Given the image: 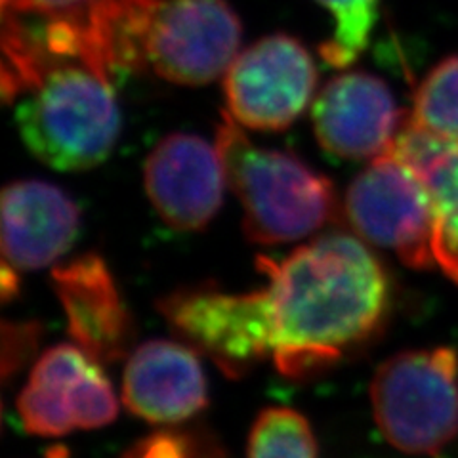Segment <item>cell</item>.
Returning a JSON list of instances; mask_svg holds the SVG:
<instances>
[{
    "label": "cell",
    "mask_w": 458,
    "mask_h": 458,
    "mask_svg": "<svg viewBox=\"0 0 458 458\" xmlns=\"http://www.w3.org/2000/svg\"><path fill=\"white\" fill-rule=\"evenodd\" d=\"M267 277L274 361L293 380L318 377L382 331L390 279L361 237L325 233L281 262L258 258Z\"/></svg>",
    "instance_id": "obj_1"
},
{
    "label": "cell",
    "mask_w": 458,
    "mask_h": 458,
    "mask_svg": "<svg viewBox=\"0 0 458 458\" xmlns=\"http://www.w3.org/2000/svg\"><path fill=\"white\" fill-rule=\"evenodd\" d=\"M84 62L102 73L149 69L168 82L200 86L224 75L241 45L225 0H90Z\"/></svg>",
    "instance_id": "obj_2"
},
{
    "label": "cell",
    "mask_w": 458,
    "mask_h": 458,
    "mask_svg": "<svg viewBox=\"0 0 458 458\" xmlns=\"http://www.w3.org/2000/svg\"><path fill=\"white\" fill-rule=\"evenodd\" d=\"M216 148L242 208V229L256 245L300 241L335 218L333 182L293 153L254 146L227 111Z\"/></svg>",
    "instance_id": "obj_3"
},
{
    "label": "cell",
    "mask_w": 458,
    "mask_h": 458,
    "mask_svg": "<svg viewBox=\"0 0 458 458\" xmlns=\"http://www.w3.org/2000/svg\"><path fill=\"white\" fill-rule=\"evenodd\" d=\"M109 75L86 64L52 67L16 111L21 140L55 170H86L107 159L121 131Z\"/></svg>",
    "instance_id": "obj_4"
},
{
    "label": "cell",
    "mask_w": 458,
    "mask_h": 458,
    "mask_svg": "<svg viewBox=\"0 0 458 458\" xmlns=\"http://www.w3.org/2000/svg\"><path fill=\"white\" fill-rule=\"evenodd\" d=\"M380 434L392 447L437 456L458 436V355L437 346L388 357L370 382Z\"/></svg>",
    "instance_id": "obj_5"
},
{
    "label": "cell",
    "mask_w": 458,
    "mask_h": 458,
    "mask_svg": "<svg viewBox=\"0 0 458 458\" xmlns=\"http://www.w3.org/2000/svg\"><path fill=\"white\" fill-rule=\"evenodd\" d=\"M344 214L357 237L392 250L405 266H436L432 197L419 172L392 151L370 159L352 182Z\"/></svg>",
    "instance_id": "obj_6"
},
{
    "label": "cell",
    "mask_w": 458,
    "mask_h": 458,
    "mask_svg": "<svg viewBox=\"0 0 458 458\" xmlns=\"http://www.w3.org/2000/svg\"><path fill=\"white\" fill-rule=\"evenodd\" d=\"M159 311L188 346L205 353L227 377H242L274 355V327L266 291L224 293L195 286L168 294Z\"/></svg>",
    "instance_id": "obj_7"
},
{
    "label": "cell",
    "mask_w": 458,
    "mask_h": 458,
    "mask_svg": "<svg viewBox=\"0 0 458 458\" xmlns=\"http://www.w3.org/2000/svg\"><path fill=\"white\" fill-rule=\"evenodd\" d=\"M318 69L302 42L269 35L235 55L224 73L227 113L252 131L289 128L310 106Z\"/></svg>",
    "instance_id": "obj_8"
},
{
    "label": "cell",
    "mask_w": 458,
    "mask_h": 458,
    "mask_svg": "<svg viewBox=\"0 0 458 458\" xmlns=\"http://www.w3.org/2000/svg\"><path fill=\"white\" fill-rule=\"evenodd\" d=\"M16 405L27 432L42 437L104 428L119 414L102 367L77 344H57L40 355Z\"/></svg>",
    "instance_id": "obj_9"
},
{
    "label": "cell",
    "mask_w": 458,
    "mask_h": 458,
    "mask_svg": "<svg viewBox=\"0 0 458 458\" xmlns=\"http://www.w3.org/2000/svg\"><path fill=\"white\" fill-rule=\"evenodd\" d=\"M143 182L166 225L199 232L218 214L227 178L216 143L195 134H170L149 153Z\"/></svg>",
    "instance_id": "obj_10"
},
{
    "label": "cell",
    "mask_w": 458,
    "mask_h": 458,
    "mask_svg": "<svg viewBox=\"0 0 458 458\" xmlns=\"http://www.w3.org/2000/svg\"><path fill=\"white\" fill-rule=\"evenodd\" d=\"M311 121L319 146L342 159L390 151L403 126L388 84L361 71L328 81L313 99Z\"/></svg>",
    "instance_id": "obj_11"
},
{
    "label": "cell",
    "mask_w": 458,
    "mask_h": 458,
    "mask_svg": "<svg viewBox=\"0 0 458 458\" xmlns=\"http://www.w3.org/2000/svg\"><path fill=\"white\" fill-rule=\"evenodd\" d=\"M52 286L77 346L99 365L121 361L134 340V321L102 256L81 254L52 269Z\"/></svg>",
    "instance_id": "obj_12"
},
{
    "label": "cell",
    "mask_w": 458,
    "mask_h": 458,
    "mask_svg": "<svg viewBox=\"0 0 458 458\" xmlns=\"http://www.w3.org/2000/svg\"><path fill=\"white\" fill-rule=\"evenodd\" d=\"M123 403L149 424H180L208 405L203 365L188 344L148 340L131 353L123 377Z\"/></svg>",
    "instance_id": "obj_13"
},
{
    "label": "cell",
    "mask_w": 458,
    "mask_h": 458,
    "mask_svg": "<svg viewBox=\"0 0 458 458\" xmlns=\"http://www.w3.org/2000/svg\"><path fill=\"white\" fill-rule=\"evenodd\" d=\"M81 210L65 191L42 180H20L3 191V256L16 269L54 264L73 245Z\"/></svg>",
    "instance_id": "obj_14"
},
{
    "label": "cell",
    "mask_w": 458,
    "mask_h": 458,
    "mask_svg": "<svg viewBox=\"0 0 458 458\" xmlns=\"http://www.w3.org/2000/svg\"><path fill=\"white\" fill-rule=\"evenodd\" d=\"M390 151L422 176L434 205L436 264L458 283V143L405 121Z\"/></svg>",
    "instance_id": "obj_15"
},
{
    "label": "cell",
    "mask_w": 458,
    "mask_h": 458,
    "mask_svg": "<svg viewBox=\"0 0 458 458\" xmlns=\"http://www.w3.org/2000/svg\"><path fill=\"white\" fill-rule=\"evenodd\" d=\"M409 123L429 136L458 143V55L439 62L419 84Z\"/></svg>",
    "instance_id": "obj_16"
},
{
    "label": "cell",
    "mask_w": 458,
    "mask_h": 458,
    "mask_svg": "<svg viewBox=\"0 0 458 458\" xmlns=\"http://www.w3.org/2000/svg\"><path fill=\"white\" fill-rule=\"evenodd\" d=\"M247 458H319L318 439L298 411L267 407L250 428Z\"/></svg>",
    "instance_id": "obj_17"
},
{
    "label": "cell",
    "mask_w": 458,
    "mask_h": 458,
    "mask_svg": "<svg viewBox=\"0 0 458 458\" xmlns=\"http://www.w3.org/2000/svg\"><path fill=\"white\" fill-rule=\"evenodd\" d=\"M335 20V33L319 48L328 65L346 67L370 40L378 18V0H318Z\"/></svg>",
    "instance_id": "obj_18"
},
{
    "label": "cell",
    "mask_w": 458,
    "mask_h": 458,
    "mask_svg": "<svg viewBox=\"0 0 458 458\" xmlns=\"http://www.w3.org/2000/svg\"><path fill=\"white\" fill-rule=\"evenodd\" d=\"M121 458H225V454L207 432L163 428L138 439Z\"/></svg>",
    "instance_id": "obj_19"
},
{
    "label": "cell",
    "mask_w": 458,
    "mask_h": 458,
    "mask_svg": "<svg viewBox=\"0 0 458 458\" xmlns=\"http://www.w3.org/2000/svg\"><path fill=\"white\" fill-rule=\"evenodd\" d=\"M45 328L38 321H3V382L8 384L13 375L33 360Z\"/></svg>",
    "instance_id": "obj_20"
},
{
    "label": "cell",
    "mask_w": 458,
    "mask_h": 458,
    "mask_svg": "<svg viewBox=\"0 0 458 458\" xmlns=\"http://www.w3.org/2000/svg\"><path fill=\"white\" fill-rule=\"evenodd\" d=\"M90 0H3V13H40V16H50V13H62L69 10H77Z\"/></svg>",
    "instance_id": "obj_21"
},
{
    "label": "cell",
    "mask_w": 458,
    "mask_h": 458,
    "mask_svg": "<svg viewBox=\"0 0 458 458\" xmlns=\"http://www.w3.org/2000/svg\"><path fill=\"white\" fill-rule=\"evenodd\" d=\"M0 293H3V302H10L20 293V276L18 269L12 264L3 260V276H0Z\"/></svg>",
    "instance_id": "obj_22"
}]
</instances>
